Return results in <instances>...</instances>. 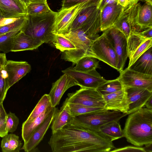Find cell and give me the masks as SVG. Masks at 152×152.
<instances>
[{"label":"cell","mask_w":152,"mask_h":152,"mask_svg":"<svg viewBox=\"0 0 152 152\" xmlns=\"http://www.w3.org/2000/svg\"><path fill=\"white\" fill-rule=\"evenodd\" d=\"M98 9L96 6L82 9L73 21L70 31L78 28L85 31L93 20Z\"/></svg>","instance_id":"21"},{"label":"cell","mask_w":152,"mask_h":152,"mask_svg":"<svg viewBox=\"0 0 152 152\" xmlns=\"http://www.w3.org/2000/svg\"><path fill=\"white\" fill-rule=\"evenodd\" d=\"M9 88L8 74L4 67L0 70V103H3Z\"/></svg>","instance_id":"38"},{"label":"cell","mask_w":152,"mask_h":152,"mask_svg":"<svg viewBox=\"0 0 152 152\" xmlns=\"http://www.w3.org/2000/svg\"><path fill=\"white\" fill-rule=\"evenodd\" d=\"M28 18L27 15L21 17L19 19L10 24L0 27V35L17 29H22L26 24Z\"/></svg>","instance_id":"35"},{"label":"cell","mask_w":152,"mask_h":152,"mask_svg":"<svg viewBox=\"0 0 152 152\" xmlns=\"http://www.w3.org/2000/svg\"><path fill=\"white\" fill-rule=\"evenodd\" d=\"M69 104L71 113L74 117L90 113L104 108L103 107H90L69 103Z\"/></svg>","instance_id":"37"},{"label":"cell","mask_w":152,"mask_h":152,"mask_svg":"<svg viewBox=\"0 0 152 152\" xmlns=\"http://www.w3.org/2000/svg\"><path fill=\"white\" fill-rule=\"evenodd\" d=\"M70 41L76 48L62 52L61 59L76 64L80 59L86 56L94 40L81 28L70 31L67 33L60 34Z\"/></svg>","instance_id":"5"},{"label":"cell","mask_w":152,"mask_h":152,"mask_svg":"<svg viewBox=\"0 0 152 152\" xmlns=\"http://www.w3.org/2000/svg\"><path fill=\"white\" fill-rule=\"evenodd\" d=\"M148 39L138 32L131 31L130 36L127 39V53L129 58L134 51Z\"/></svg>","instance_id":"28"},{"label":"cell","mask_w":152,"mask_h":152,"mask_svg":"<svg viewBox=\"0 0 152 152\" xmlns=\"http://www.w3.org/2000/svg\"><path fill=\"white\" fill-rule=\"evenodd\" d=\"M118 0H101L97 8L101 11L106 6L118 3Z\"/></svg>","instance_id":"44"},{"label":"cell","mask_w":152,"mask_h":152,"mask_svg":"<svg viewBox=\"0 0 152 152\" xmlns=\"http://www.w3.org/2000/svg\"><path fill=\"white\" fill-rule=\"evenodd\" d=\"M124 86L118 78L107 80L96 89L102 96L108 95L122 89Z\"/></svg>","instance_id":"30"},{"label":"cell","mask_w":152,"mask_h":152,"mask_svg":"<svg viewBox=\"0 0 152 152\" xmlns=\"http://www.w3.org/2000/svg\"><path fill=\"white\" fill-rule=\"evenodd\" d=\"M77 85L75 81L70 76L64 74L52 84L49 94L53 106L56 107L59 104L62 96L67 90Z\"/></svg>","instance_id":"14"},{"label":"cell","mask_w":152,"mask_h":152,"mask_svg":"<svg viewBox=\"0 0 152 152\" xmlns=\"http://www.w3.org/2000/svg\"><path fill=\"white\" fill-rule=\"evenodd\" d=\"M101 1V0H62L61 9L69 8L83 3L96 6L97 8Z\"/></svg>","instance_id":"39"},{"label":"cell","mask_w":152,"mask_h":152,"mask_svg":"<svg viewBox=\"0 0 152 152\" xmlns=\"http://www.w3.org/2000/svg\"><path fill=\"white\" fill-rule=\"evenodd\" d=\"M62 72L70 76L80 88L96 89L107 81L96 69L83 72L76 70L71 66L62 70Z\"/></svg>","instance_id":"9"},{"label":"cell","mask_w":152,"mask_h":152,"mask_svg":"<svg viewBox=\"0 0 152 152\" xmlns=\"http://www.w3.org/2000/svg\"><path fill=\"white\" fill-rule=\"evenodd\" d=\"M57 12L51 10L41 15H28L25 26L21 30L24 33L44 43L52 42L53 27Z\"/></svg>","instance_id":"3"},{"label":"cell","mask_w":152,"mask_h":152,"mask_svg":"<svg viewBox=\"0 0 152 152\" xmlns=\"http://www.w3.org/2000/svg\"><path fill=\"white\" fill-rule=\"evenodd\" d=\"M99 62V61L95 58L86 56L78 60L74 68L78 71L88 72L100 68Z\"/></svg>","instance_id":"29"},{"label":"cell","mask_w":152,"mask_h":152,"mask_svg":"<svg viewBox=\"0 0 152 152\" xmlns=\"http://www.w3.org/2000/svg\"><path fill=\"white\" fill-rule=\"evenodd\" d=\"M48 143L53 152H108L115 148L100 134L72 124L52 134Z\"/></svg>","instance_id":"1"},{"label":"cell","mask_w":152,"mask_h":152,"mask_svg":"<svg viewBox=\"0 0 152 152\" xmlns=\"http://www.w3.org/2000/svg\"><path fill=\"white\" fill-rule=\"evenodd\" d=\"M140 0H118V4L123 7V12L126 13Z\"/></svg>","instance_id":"41"},{"label":"cell","mask_w":152,"mask_h":152,"mask_svg":"<svg viewBox=\"0 0 152 152\" xmlns=\"http://www.w3.org/2000/svg\"><path fill=\"white\" fill-rule=\"evenodd\" d=\"M3 17L2 13L0 10V19Z\"/></svg>","instance_id":"54"},{"label":"cell","mask_w":152,"mask_h":152,"mask_svg":"<svg viewBox=\"0 0 152 152\" xmlns=\"http://www.w3.org/2000/svg\"><path fill=\"white\" fill-rule=\"evenodd\" d=\"M2 138L1 146L3 152H19L21 149L22 143L18 136L10 133Z\"/></svg>","instance_id":"26"},{"label":"cell","mask_w":152,"mask_h":152,"mask_svg":"<svg viewBox=\"0 0 152 152\" xmlns=\"http://www.w3.org/2000/svg\"><path fill=\"white\" fill-rule=\"evenodd\" d=\"M127 114L104 108L86 114L75 116L70 124L98 132L100 127L110 122L119 121Z\"/></svg>","instance_id":"4"},{"label":"cell","mask_w":152,"mask_h":152,"mask_svg":"<svg viewBox=\"0 0 152 152\" xmlns=\"http://www.w3.org/2000/svg\"><path fill=\"white\" fill-rule=\"evenodd\" d=\"M104 31L113 45L117 58V70L120 72L123 70L128 57L127 39L122 32L113 26Z\"/></svg>","instance_id":"10"},{"label":"cell","mask_w":152,"mask_h":152,"mask_svg":"<svg viewBox=\"0 0 152 152\" xmlns=\"http://www.w3.org/2000/svg\"><path fill=\"white\" fill-rule=\"evenodd\" d=\"M123 130L127 141L141 147L152 143V109L144 107L129 114Z\"/></svg>","instance_id":"2"},{"label":"cell","mask_w":152,"mask_h":152,"mask_svg":"<svg viewBox=\"0 0 152 152\" xmlns=\"http://www.w3.org/2000/svg\"><path fill=\"white\" fill-rule=\"evenodd\" d=\"M97 132L112 142L124 137L123 130L119 121L110 122L103 125L99 127Z\"/></svg>","instance_id":"25"},{"label":"cell","mask_w":152,"mask_h":152,"mask_svg":"<svg viewBox=\"0 0 152 152\" xmlns=\"http://www.w3.org/2000/svg\"><path fill=\"white\" fill-rule=\"evenodd\" d=\"M152 27V5L146 2L142 5L140 4L136 17L134 27L131 30L140 32Z\"/></svg>","instance_id":"20"},{"label":"cell","mask_w":152,"mask_h":152,"mask_svg":"<svg viewBox=\"0 0 152 152\" xmlns=\"http://www.w3.org/2000/svg\"><path fill=\"white\" fill-rule=\"evenodd\" d=\"M144 148L145 152H152V143L145 145Z\"/></svg>","instance_id":"50"},{"label":"cell","mask_w":152,"mask_h":152,"mask_svg":"<svg viewBox=\"0 0 152 152\" xmlns=\"http://www.w3.org/2000/svg\"><path fill=\"white\" fill-rule=\"evenodd\" d=\"M7 114L4 107L3 103H0V118H5Z\"/></svg>","instance_id":"48"},{"label":"cell","mask_w":152,"mask_h":152,"mask_svg":"<svg viewBox=\"0 0 152 152\" xmlns=\"http://www.w3.org/2000/svg\"><path fill=\"white\" fill-rule=\"evenodd\" d=\"M151 47L152 38L147 39L134 51L129 58V62L127 68L130 66L141 55Z\"/></svg>","instance_id":"36"},{"label":"cell","mask_w":152,"mask_h":152,"mask_svg":"<svg viewBox=\"0 0 152 152\" xmlns=\"http://www.w3.org/2000/svg\"><path fill=\"white\" fill-rule=\"evenodd\" d=\"M152 47L148 49L128 68L139 72L152 75Z\"/></svg>","instance_id":"24"},{"label":"cell","mask_w":152,"mask_h":152,"mask_svg":"<svg viewBox=\"0 0 152 152\" xmlns=\"http://www.w3.org/2000/svg\"><path fill=\"white\" fill-rule=\"evenodd\" d=\"M21 17L6 18L2 17L0 19V27L4 26L12 23Z\"/></svg>","instance_id":"45"},{"label":"cell","mask_w":152,"mask_h":152,"mask_svg":"<svg viewBox=\"0 0 152 152\" xmlns=\"http://www.w3.org/2000/svg\"><path fill=\"white\" fill-rule=\"evenodd\" d=\"M138 32L146 38H152V27L147 28L141 31Z\"/></svg>","instance_id":"46"},{"label":"cell","mask_w":152,"mask_h":152,"mask_svg":"<svg viewBox=\"0 0 152 152\" xmlns=\"http://www.w3.org/2000/svg\"><path fill=\"white\" fill-rule=\"evenodd\" d=\"M22 30L18 29L0 35V52L6 54L11 51L14 38Z\"/></svg>","instance_id":"31"},{"label":"cell","mask_w":152,"mask_h":152,"mask_svg":"<svg viewBox=\"0 0 152 152\" xmlns=\"http://www.w3.org/2000/svg\"><path fill=\"white\" fill-rule=\"evenodd\" d=\"M73 117L71 113L69 103L65 101L60 109L58 110L53 117L51 124L52 134L70 124Z\"/></svg>","instance_id":"22"},{"label":"cell","mask_w":152,"mask_h":152,"mask_svg":"<svg viewBox=\"0 0 152 152\" xmlns=\"http://www.w3.org/2000/svg\"><path fill=\"white\" fill-rule=\"evenodd\" d=\"M27 15H37L50 11L47 1L31 2L26 6Z\"/></svg>","instance_id":"32"},{"label":"cell","mask_w":152,"mask_h":152,"mask_svg":"<svg viewBox=\"0 0 152 152\" xmlns=\"http://www.w3.org/2000/svg\"><path fill=\"white\" fill-rule=\"evenodd\" d=\"M51 106L52 105L49 95V94H45L41 98L27 119L24 122H28L32 121Z\"/></svg>","instance_id":"27"},{"label":"cell","mask_w":152,"mask_h":152,"mask_svg":"<svg viewBox=\"0 0 152 152\" xmlns=\"http://www.w3.org/2000/svg\"><path fill=\"white\" fill-rule=\"evenodd\" d=\"M53 34L52 42L57 49L63 52L76 48L74 45L66 37L60 34Z\"/></svg>","instance_id":"33"},{"label":"cell","mask_w":152,"mask_h":152,"mask_svg":"<svg viewBox=\"0 0 152 152\" xmlns=\"http://www.w3.org/2000/svg\"><path fill=\"white\" fill-rule=\"evenodd\" d=\"M123 12V7L118 3L105 7L100 11V31L103 32L113 26Z\"/></svg>","instance_id":"17"},{"label":"cell","mask_w":152,"mask_h":152,"mask_svg":"<svg viewBox=\"0 0 152 152\" xmlns=\"http://www.w3.org/2000/svg\"><path fill=\"white\" fill-rule=\"evenodd\" d=\"M144 107L149 109H152V96L147 101Z\"/></svg>","instance_id":"49"},{"label":"cell","mask_w":152,"mask_h":152,"mask_svg":"<svg viewBox=\"0 0 152 152\" xmlns=\"http://www.w3.org/2000/svg\"><path fill=\"white\" fill-rule=\"evenodd\" d=\"M6 117L0 118V137H1L8 133L6 129Z\"/></svg>","instance_id":"43"},{"label":"cell","mask_w":152,"mask_h":152,"mask_svg":"<svg viewBox=\"0 0 152 152\" xmlns=\"http://www.w3.org/2000/svg\"><path fill=\"white\" fill-rule=\"evenodd\" d=\"M118 78L124 86L141 88L152 91V75L127 68L120 72Z\"/></svg>","instance_id":"11"},{"label":"cell","mask_w":152,"mask_h":152,"mask_svg":"<svg viewBox=\"0 0 152 152\" xmlns=\"http://www.w3.org/2000/svg\"><path fill=\"white\" fill-rule=\"evenodd\" d=\"M113 26L122 32L127 40L130 36L131 29L126 13L123 12Z\"/></svg>","instance_id":"34"},{"label":"cell","mask_w":152,"mask_h":152,"mask_svg":"<svg viewBox=\"0 0 152 152\" xmlns=\"http://www.w3.org/2000/svg\"><path fill=\"white\" fill-rule=\"evenodd\" d=\"M7 60L6 54L0 53V70L3 68Z\"/></svg>","instance_id":"47"},{"label":"cell","mask_w":152,"mask_h":152,"mask_svg":"<svg viewBox=\"0 0 152 152\" xmlns=\"http://www.w3.org/2000/svg\"><path fill=\"white\" fill-rule=\"evenodd\" d=\"M124 86L127 92L129 103L128 114L144 107L147 101L152 96V91L146 89Z\"/></svg>","instance_id":"12"},{"label":"cell","mask_w":152,"mask_h":152,"mask_svg":"<svg viewBox=\"0 0 152 152\" xmlns=\"http://www.w3.org/2000/svg\"><path fill=\"white\" fill-rule=\"evenodd\" d=\"M65 101L69 103L94 107H103L105 103L103 96L95 89L80 88L69 93Z\"/></svg>","instance_id":"7"},{"label":"cell","mask_w":152,"mask_h":152,"mask_svg":"<svg viewBox=\"0 0 152 152\" xmlns=\"http://www.w3.org/2000/svg\"><path fill=\"white\" fill-rule=\"evenodd\" d=\"M43 43L40 40L26 34L21 30L14 38L11 51L33 50Z\"/></svg>","instance_id":"19"},{"label":"cell","mask_w":152,"mask_h":152,"mask_svg":"<svg viewBox=\"0 0 152 152\" xmlns=\"http://www.w3.org/2000/svg\"><path fill=\"white\" fill-rule=\"evenodd\" d=\"M4 69L8 74L10 88L29 72L31 66L26 61L9 60L6 61Z\"/></svg>","instance_id":"13"},{"label":"cell","mask_w":152,"mask_h":152,"mask_svg":"<svg viewBox=\"0 0 152 152\" xmlns=\"http://www.w3.org/2000/svg\"><path fill=\"white\" fill-rule=\"evenodd\" d=\"M58 110L55 107L53 110L43 123L34 132L30 137L24 143L22 149L25 152L32 151L42 140L51 125L54 115Z\"/></svg>","instance_id":"16"},{"label":"cell","mask_w":152,"mask_h":152,"mask_svg":"<svg viewBox=\"0 0 152 152\" xmlns=\"http://www.w3.org/2000/svg\"><path fill=\"white\" fill-rule=\"evenodd\" d=\"M3 17L15 18L27 16L26 7L20 0H0Z\"/></svg>","instance_id":"18"},{"label":"cell","mask_w":152,"mask_h":152,"mask_svg":"<svg viewBox=\"0 0 152 152\" xmlns=\"http://www.w3.org/2000/svg\"><path fill=\"white\" fill-rule=\"evenodd\" d=\"M39 1H47V0H30L31 2H36Z\"/></svg>","instance_id":"53"},{"label":"cell","mask_w":152,"mask_h":152,"mask_svg":"<svg viewBox=\"0 0 152 152\" xmlns=\"http://www.w3.org/2000/svg\"><path fill=\"white\" fill-rule=\"evenodd\" d=\"M145 1L146 3H149L152 5V0H142Z\"/></svg>","instance_id":"52"},{"label":"cell","mask_w":152,"mask_h":152,"mask_svg":"<svg viewBox=\"0 0 152 152\" xmlns=\"http://www.w3.org/2000/svg\"><path fill=\"white\" fill-rule=\"evenodd\" d=\"M91 6L83 3L69 8L61 9L57 12L53 27V33L63 34L70 31L71 25L80 11L83 8Z\"/></svg>","instance_id":"8"},{"label":"cell","mask_w":152,"mask_h":152,"mask_svg":"<svg viewBox=\"0 0 152 152\" xmlns=\"http://www.w3.org/2000/svg\"><path fill=\"white\" fill-rule=\"evenodd\" d=\"M26 6L30 2V0H20Z\"/></svg>","instance_id":"51"},{"label":"cell","mask_w":152,"mask_h":152,"mask_svg":"<svg viewBox=\"0 0 152 152\" xmlns=\"http://www.w3.org/2000/svg\"><path fill=\"white\" fill-rule=\"evenodd\" d=\"M19 118L14 113L10 112L6 117V126L8 132L13 133L17 129L19 124Z\"/></svg>","instance_id":"40"},{"label":"cell","mask_w":152,"mask_h":152,"mask_svg":"<svg viewBox=\"0 0 152 152\" xmlns=\"http://www.w3.org/2000/svg\"><path fill=\"white\" fill-rule=\"evenodd\" d=\"M103 96L105 103L104 109L128 114L129 103L127 92L124 86L121 90Z\"/></svg>","instance_id":"15"},{"label":"cell","mask_w":152,"mask_h":152,"mask_svg":"<svg viewBox=\"0 0 152 152\" xmlns=\"http://www.w3.org/2000/svg\"><path fill=\"white\" fill-rule=\"evenodd\" d=\"M55 107L51 106L32 121L28 122H24L23 123L22 127V137L24 143L27 142L35 130L51 114Z\"/></svg>","instance_id":"23"},{"label":"cell","mask_w":152,"mask_h":152,"mask_svg":"<svg viewBox=\"0 0 152 152\" xmlns=\"http://www.w3.org/2000/svg\"><path fill=\"white\" fill-rule=\"evenodd\" d=\"M110 152H145L144 148L135 146H128L117 149H114Z\"/></svg>","instance_id":"42"},{"label":"cell","mask_w":152,"mask_h":152,"mask_svg":"<svg viewBox=\"0 0 152 152\" xmlns=\"http://www.w3.org/2000/svg\"><path fill=\"white\" fill-rule=\"evenodd\" d=\"M86 56L95 58L117 69V56L112 43L104 31L94 40Z\"/></svg>","instance_id":"6"}]
</instances>
